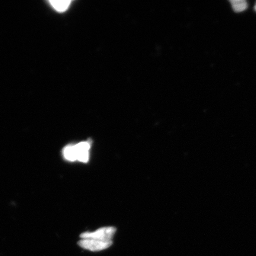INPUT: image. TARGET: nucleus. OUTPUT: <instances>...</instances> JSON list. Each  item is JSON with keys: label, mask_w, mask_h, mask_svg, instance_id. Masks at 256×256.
<instances>
[{"label": "nucleus", "mask_w": 256, "mask_h": 256, "mask_svg": "<svg viewBox=\"0 0 256 256\" xmlns=\"http://www.w3.org/2000/svg\"><path fill=\"white\" fill-rule=\"evenodd\" d=\"M51 6L57 12H62L68 9L72 1H50Z\"/></svg>", "instance_id": "nucleus-5"}, {"label": "nucleus", "mask_w": 256, "mask_h": 256, "mask_svg": "<svg viewBox=\"0 0 256 256\" xmlns=\"http://www.w3.org/2000/svg\"><path fill=\"white\" fill-rule=\"evenodd\" d=\"M63 156L67 161L74 162L76 161L74 145H69L65 147L63 150Z\"/></svg>", "instance_id": "nucleus-4"}, {"label": "nucleus", "mask_w": 256, "mask_h": 256, "mask_svg": "<svg viewBox=\"0 0 256 256\" xmlns=\"http://www.w3.org/2000/svg\"><path fill=\"white\" fill-rule=\"evenodd\" d=\"M92 147V142H84L74 145V150L76 161L83 163H88L90 159V150Z\"/></svg>", "instance_id": "nucleus-3"}, {"label": "nucleus", "mask_w": 256, "mask_h": 256, "mask_svg": "<svg viewBox=\"0 0 256 256\" xmlns=\"http://www.w3.org/2000/svg\"><path fill=\"white\" fill-rule=\"evenodd\" d=\"M232 8L236 12H242L246 10L248 8V4L245 0H232Z\"/></svg>", "instance_id": "nucleus-6"}, {"label": "nucleus", "mask_w": 256, "mask_h": 256, "mask_svg": "<svg viewBox=\"0 0 256 256\" xmlns=\"http://www.w3.org/2000/svg\"><path fill=\"white\" fill-rule=\"evenodd\" d=\"M254 10H255V11L256 12V6H255V7H254Z\"/></svg>", "instance_id": "nucleus-7"}, {"label": "nucleus", "mask_w": 256, "mask_h": 256, "mask_svg": "<svg viewBox=\"0 0 256 256\" xmlns=\"http://www.w3.org/2000/svg\"><path fill=\"white\" fill-rule=\"evenodd\" d=\"M116 229L114 227H104L98 229L94 232H86L80 236L82 239H92L98 241L110 242L112 241Z\"/></svg>", "instance_id": "nucleus-1"}, {"label": "nucleus", "mask_w": 256, "mask_h": 256, "mask_svg": "<svg viewBox=\"0 0 256 256\" xmlns=\"http://www.w3.org/2000/svg\"><path fill=\"white\" fill-rule=\"evenodd\" d=\"M80 247L92 252H101L111 247L113 242H106L92 239H82L78 242Z\"/></svg>", "instance_id": "nucleus-2"}]
</instances>
